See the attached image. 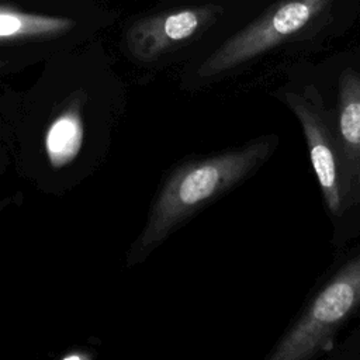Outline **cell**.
I'll list each match as a JSON object with an SVG mask.
<instances>
[{"mask_svg":"<svg viewBox=\"0 0 360 360\" xmlns=\"http://www.w3.org/2000/svg\"><path fill=\"white\" fill-rule=\"evenodd\" d=\"M124 101L84 84L4 96L0 127L17 169L41 191H68L105 159Z\"/></svg>","mask_w":360,"mask_h":360,"instance_id":"cell-1","label":"cell"},{"mask_svg":"<svg viewBox=\"0 0 360 360\" xmlns=\"http://www.w3.org/2000/svg\"><path fill=\"white\" fill-rule=\"evenodd\" d=\"M277 145L278 136L266 134L235 148L180 162L162 181L145 225L129 248L128 264L145 262L174 231L252 177Z\"/></svg>","mask_w":360,"mask_h":360,"instance_id":"cell-2","label":"cell"},{"mask_svg":"<svg viewBox=\"0 0 360 360\" xmlns=\"http://www.w3.org/2000/svg\"><path fill=\"white\" fill-rule=\"evenodd\" d=\"M360 312V245L329 269L277 339L269 360H311L330 352Z\"/></svg>","mask_w":360,"mask_h":360,"instance_id":"cell-3","label":"cell"},{"mask_svg":"<svg viewBox=\"0 0 360 360\" xmlns=\"http://www.w3.org/2000/svg\"><path fill=\"white\" fill-rule=\"evenodd\" d=\"M273 96L295 115L302 129L323 207L332 224V246L342 253L349 243L350 195L329 107L315 80H291Z\"/></svg>","mask_w":360,"mask_h":360,"instance_id":"cell-4","label":"cell"},{"mask_svg":"<svg viewBox=\"0 0 360 360\" xmlns=\"http://www.w3.org/2000/svg\"><path fill=\"white\" fill-rule=\"evenodd\" d=\"M333 0H278L260 17L224 41L195 69L198 83H211L291 41Z\"/></svg>","mask_w":360,"mask_h":360,"instance_id":"cell-5","label":"cell"},{"mask_svg":"<svg viewBox=\"0 0 360 360\" xmlns=\"http://www.w3.org/2000/svg\"><path fill=\"white\" fill-rule=\"evenodd\" d=\"M318 84L332 115L350 195L347 240L360 233V68L343 65L330 83Z\"/></svg>","mask_w":360,"mask_h":360,"instance_id":"cell-6","label":"cell"},{"mask_svg":"<svg viewBox=\"0 0 360 360\" xmlns=\"http://www.w3.org/2000/svg\"><path fill=\"white\" fill-rule=\"evenodd\" d=\"M221 13L205 6L181 8L135 22L127 32V48L139 62H152L184 44L210 25Z\"/></svg>","mask_w":360,"mask_h":360,"instance_id":"cell-7","label":"cell"},{"mask_svg":"<svg viewBox=\"0 0 360 360\" xmlns=\"http://www.w3.org/2000/svg\"><path fill=\"white\" fill-rule=\"evenodd\" d=\"M76 22L66 17L25 13L0 7V45L45 42L60 38L75 28Z\"/></svg>","mask_w":360,"mask_h":360,"instance_id":"cell-8","label":"cell"},{"mask_svg":"<svg viewBox=\"0 0 360 360\" xmlns=\"http://www.w3.org/2000/svg\"><path fill=\"white\" fill-rule=\"evenodd\" d=\"M6 68H8V62L4 60V59H0V72L4 70Z\"/></svg>","mask_w":360,"mask_h":360,"instance_id":"cell-9","label":"cell"},{"mask_svg":"<svg viewBox=\"0 0 360 360\" xmlns=\"http://www.w3.org/2000/svg\"><path fill=\"white\" fill-rule=\"evenodd\" d=\"M1 173H3V167L0 166V174H1Z\"/></svg>","mask_w":360,"mask_h":360,"instance_id":"cell-10","label":"cell"}]
</instances>
